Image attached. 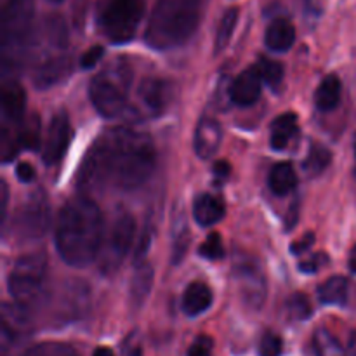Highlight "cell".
Segmentation results:
<instances>
[{"mask_svg":"<svg viewBox=\"0 0 356 356\" xmlns=\"http://www.w3.org/2000/svg\"><path fill=\"white\" fill-rule=\"evenodd\" d=\"M155 162V145L148 134L117 127L90 146L80 165L76 184L86 193L108 186L131 191L149 179Z\"/></svg>","mask_w":356,"mask_h":356,"instance_id":"1","label":"cell"},{"mask_svg":"<svg viewBox=\"0 0 356 356\" xmlns=\"http://www.w3.org/2000/svg\"><path fill=\"white\" fill-rule=\"evenodd\" d=\"M104 240V219L87 195L66 202L56 219L54 242L59 256L73 268H86L99 256Z\"/></svg>","mask_w":356,"mask_h":356,"instance_id":"2","label":"cell"},{"mask_svg":"<svg viewBox=\"0 0 356 356\" xmlns=\"http://www.w3.org/2000/svg\"><path fill=\"white\" fill-rule=\"evenodd\" d=\"M202 2L156 0L146 24V44L156 51H170L186 44L200 23Z\"/></svg>","mask_w":356,"mask_h":356,"instance_id":"3","label":"cell"},{"mask_svg":"<svg viewBox=\"0 0 356 356\" xmlns=\"http://www.w3.org/2000/svg\"><path fill=\"white\" fill-rule=\"evenodd\" d=\"M35 0H0V51L3 72L19 70L33 45Z\"/></svg>","mask_w":356,"mask_h":356,"instance_id":"4","label":"cell"},{"mask_svg":"<svg viewBox=\"0 0 356 356\" xmlns=\"http://www.w3.org/2000/svg\"><path fill=\"white\" fill-rule=\"evenodd\" d=\"M134 73L125 59H115L101 70L89 86V96L97 113L106 118L118 117L127 108Z\"/></svg>","mask_w":356,"mask_h":356,"instance_id":"5","label":"cell"},{"mask_svg":"<svg viewBox=\"0 0 356 356\" xmlns=\"http://www.w3.org/2000/svg\"><path fill=\"white\" fill-rule=\"evenodd\" d=\"M47 282V257L44 252H30L21 256L14 264L7 287L13 299L30 308L40 301Z\"/></svg>","mask_w":356,"mask_h":356,"instance_id":"6","label":"cell"},{"mask_svg":"<svg viewBox=\"0 0 356 356\" xmlns=\"http://www.w3.org/2000/svg\"><path fill=\"white\" fill-rule=\"evenodd\" d=\"M145 9V0H108L101 9L97 23L108 40L125 44L134 38Z\"/></svg>","mask_w":356,"mask_h":356,"instance_id":"7","label":"cell"},{"mask_svg":"<svg viewBox=\"0 0 356 356\" xmlns=\"http://www.w3.org/2000/svg\"><path fill=\"white\" fill-rule=\"evenodd\" d=\"M136 233V221L131 212L120 211L115 214L110 229L104 233L99 250V270L104 275H113L132 247Z\"/></svg>","mask_w":356,"mask_h":356,"instance_id":"8","label":"cell"},{"mask_svg":"<svg viewBox=\"0 0 356 356\" xmlns=\"http://www.w3.org/2000/svg\"><path fill=\"white\" fill-rule=\"evenodd\" d=\"M51 225V207L42 190H37L16 212L13 221L14 236L21 242L40 240Z\"/></svg>","mask_w":356,"mask_h":356,"instance_id":"9","label":"cell"},{"mask_svg":"<svg viewBox=\"0 0 356 356\" xmlns=\"http://www.w3.org/2000/svg\"><path fill=\"white\" fill-rule=\"evenodd\" d=\"M233 273L238 282L243 302L250 309H259L266 301L268 294L266 277H264L259 263L250 259V257H238L235 261V266H233Z\"/></svg>","mask_w":356,"mask_h":356,"instance_id":"10","label":"cell"},{"mask_svg":"<svg viewBox=\"0 0 356 356\" xmlns=\"http://www.w3.org/2000/svg\"><path fill=\"white\" fill-rule=\"evenodd\" d=\"M174 97V86L163 79H145L138 89L136 117H159Z\"/></svg>","mask_w":356,"mask_h":356,"instance_id":"11","label":"cell"},{"mask_svg":"<svg viewBox=\"0 0 356 356\" xmlns=\"http://www.w3.org/2000/svg\"><path fill=\"white\" fill-rule=\"evenodd\" d=\"M70 139H72V131H70L68 115L65 111H59L52 117L44 146H42V160L45 165H56L65 156Z\"/></svg>","mask_w":356,"mask_h":356,"instance_id":"12","label":"cell"},{"mask_svg":"<svg viewBox=\"0 0 356 356\" xmlns=\"http://www.w3.org/2000/svg\"><path fill=\"white\" fill-rule=\"evenodd\" d=\"M30 329V313L26 306L6 302L2 309V350L3 356L9 351L10 344L19 341Z\"/></svg>","mask_w":356,"mask_h":356,"instance_id":"13","label":"cell"},{"mask_svg":"<svg viewBox=\"0 0 356 356\" xmlns=\"http://www.w3.org/2000/svg\"><path fill=\"white\" fill-rule=\"evenodd\" d=\"M26 96L23 87L14 80H7L2 87V129L17 131L24 118Z\"/></svg>","mask_w":356,"mask_h":356,"instance_id":"14","label":"cell"},{"mask_svg":"<svg viewBox=\"0 0 356 356\" xmlns=\"http://www.w3.org/2000/svg\"><path fill=\"white\" fill-rule=\"evenodd\" d=\"M70 72H72V59L65 52L47 56L35 66L33 83L37 89H49L61 82Z\"/></svg>","mask_w":356,"mask_h":356,"instance_id":"15","label":"cell"},{"mask_svg":"<svg viewBox=\"0 0 356 356\" xmlns=\"http://www.w3.org/2000/svg\"><path fill=\"white\" fill-rule=\"evenodd\" d=\"M263 79L256 68L243 70L229 86V99L238 106H252L261 97Z\"/></svg>","mask_w":356,"mask_h":356,"instance_id":"16","label":"cell"},{"mask_svg":"<svg viewBox=\"0 0 356 356\" xmlns=\"http://www.w3.org/2000/svg\"><path fill=\"white\" fill-rule=\"evenodd\" d=\"M222 139V131L221 125L216 118L204 117L198 122L197 129H195V141L193 148L197 153L198 159L209 160L212 155H216V152L219 149Z\"/></svg>","mask_w":356,"mask_h":356,"instance_id":"17","label":"cell"},{"mask_svg":"<svg viewBox=\"0 0 356 356\" xmlns=\"http://www.w3.org/2000/svg\"><path fill=\"white\" fill-rule=\"evenodd\" d=\"M212 299H214L212 289L207 284H204V282H193L184 291L181 306H183V312L188 316H198L211 308Z\"/></svg>","mask_w":356,"mask_h":356,"instance_id":"18","label":"cell"},{"mask_svg":"<svg viewBox=\"0 0 356 356\" xmlns=\"http://www.w3.org/2000/svg\"><path fill=\"white\" fill-rule=\"evenodd\" d=\"M264 42H266L268 49H271V51L287 52L296 42L294 24L289 19H285V17H277V19L271 21L270 26L266 28Z\"/></svg>","mask_w":356,"mask_h":356,"instance_id":"19","label":"cell"},{"mask_svg":"<svg viewBox=\"0 0 356 356\" xmlns=\"http://www.w3.org/2000/svg\"><path fill=\"white\" fill-rule=\"evenodd\" d=\"M193 216L195 221L204 228L216 225L225 218V204L221 198L214 197V195H200L195 198L193 204Z\"/></svg>","mask_w":356,"mask_h":356,"instance_id":"20","label":"cell"},{"mask_svg":"<svg viewBox=\"0 0 356 356\" xmlns=\"http://www.w3.org/2000/svg\"><path fill=\"white\" fill-rule=\"evenodd\" d=\"M298 115L296 113H284L271 124V148L275 152H282L289 146V143L298 134Z\"/></svg>","mask_w":356,"mask_h":356,"instance_id":"21","label":"cell"},{"mask_svg":"<svg viewBox=\"0 0 356 356\" xmlns=\"http://www.w3.org/2000/svg\"><path fill=\"white\" fill-rule=\"evenodd\" d=\"M268 186H270L271 193L277 195V197H287L289 193H292L298 186V176H296L292 163L278 162L271 169L270 177H268Z\"/></svg>","mask_w":356,"mask_h":356,"instance_id":"22","label":"cell"},{"mask_svg":"<svg viewBox=\"0 0 356 356\" xmlns=\"http://www.w3.org/2000/svg\"><path fill=\"white\" fill-rule=\"evenodd\" d=\"M153 268L148 263L136 264V271L131 280V302L134 308H141L153 287Z\"/></svg>","mask_w":356,"mask_h":356,"instance_id":"23","label":"cell"},{"mask_svg":"<svg viewBox=\"0 0 356 356\" xmlns=\"http://www.w3.org/2000/svg\"><path fill=\"white\" fill-rule=\"evenodd\" d=\"M172 264H179L184 259L190 247V228H188L186 216H184L183 209L174 214L172 219Z\"/></svg>","mask_w":356,"mask_h":356,"instance_id":"24","label":"cell"},{"mask_svg":"<svg viewBox=\"0 0 356 356\" xmlns=\"http://www.w3.org/2000/svg\"><path fill=\"white\" fill-rule=\"evenodd\" d=\"M348 280L344 277H332L318 287V299L327 306H344L348 301Z\"/></svg>","mask_w":356,"mask_h":356,"instance_id":"25","label":"cell"},{"mask_svg":"<svg viewBox=\"0 0 356 356\" xmlns=\"http://www.w3.org/2000/svg\"><path fill=\"white\" fill-rule=\"evenodd\" d=\"M341 80L337 75H327L322 80L315 94L316 108L322 111H330L339 104L341 101Z\"/></svg>","mask_w":356,"mask_h":356,"instance_id":"26","label":"cell"},{"mask_svg":"<svg viewBox=\"0 0 356 356\" xmlns=\"http://www.w3.org/2000/svg\"><path fill=\"white\" fill-rule=\"evenodd\" d=\"M240 10L238 7H229L225 14H222L221 21H219L218 31H216V42H214V52L219 54V52L225 51L228 47L229 40L233 37V31H235L236 24H238Z\"/></svg>","mask_w":356,"mask_h":356,"instance_id":"27","label":"cell"},{"mask_svg":"<svg viewBox=\"0 0 356 356\" xmlns=\"http://www.w3.org/2000/svg\"><path fill=\"white\" fill-rule=\"evenodd\" d=\"M40 118L35 113L28 115L23 118V122L17 127V139H19V146L24 149H35L40 148Z\"/></svg>","mask_w":356,"mask_h":356,"instance_id":"28","label":"cell"},{"mask_svg":"<svg viewBox=\"0 0 356 356\" xmlns=\"http://www.w3.org/2000/svg\"><path fill=\"white\" fill-rule=\"evenodd\" d=\"M330 162H332V155H330L329 149L322 145H313L308 156L302 162V170L309 177H316L330 165Z\"/></svg>","mask_w":356,"mask_h":356,"instance_id":"29","label":"cell"},{"mask_svg":"<svg viewBox=\"0 0 356 356\" xmlns=\"http://www.w3.org/2000/svg\"><path fill=\"white\" fill-rule=\"evenodd\" d=\"M256 70L259 72L263 82L266 83L268 87H271V89H278V87L282 86V82H284V75H285L284 65L275 61V59L261 56L256 63Z\"/></svg>","mask_w":356,"mask_h":356,"instance_id":"30","label":"cell"},{"mask_svg":"<svg viewBox=\"0 0 356 356\" xmlns=\"http://www.w3.org/2000/svg\"><path fill=\"white\" fill-rule=\"evenodd\" d=\"M313 344H315L316 356H346L339 341L327 329L316 330Z\"/></svg>","mask_w":356,"mask_h":356,"instance_id":"31","label":"cell"},{"mask_svg":"<svg viewBox=\"0 0 356 356\" xmlns=\"http://www.w3.org/2000/svg\"><path fill=\"white\" fill-rule=\"evenodd\" d=\"M287 313L292 320H308L312 316L313 308H312V302L309 299L306 298L305 294L298 292V294H292L291 298L287 299Z\"/></svg>","mask_w":356,"mask_h":356,"instance_id":"32","label":"cell"},{"mask_svg":"<svg viewBox=\"0 0 356 356\" xmlns=\"http://www.w3.org/2000/svg\"><path fill=\"white\" fill-rule=\"evenodd\" d=\"M21 356H79L73 348L61 343H42L37 346H31Z\"/></svg>","mask_w":356,"mask_h":356,"instance_id":"33","label":"cell"},{"mask_svg":"<svg viewBox=\"0 0 356 356\" xmlns=\"http://www.w3.org/2000/svg\"><path fill=\"white\" fill-rule=\"evenodd\" d=\"M198 254H200L204 259L209 261L221 259V257L225 256V247H222L221 236H219L218 233H211V235L205 238V242L200 245Z\"/></svg>","mask_w":356,"mask_h":356,"instance_id":"34","label":"cell"},{"mask_svg":"<svg viewBox=\"0 0 356 356\" xmlns=\"http://www.w3.org/2000/svg\"><path fill=\"white\" fill-rule=\"evenodd\" d=\"M284 353V341L278 334L266 332L261 337L259 355L261 356H282Z\"/></svg>","mask_w":356,"mask_h":356,"instance_id":"35","label":"cell"},{"mask_svg":"<svg viewBox=\"0 0 356 356\" xmlns=\"http://www.w3.org/2000/svg\"><path fill=\"white\" fill-rule=\"evenodd\" d=\"M214 341L209 336H200L193 341V344L188 350V356H212Z\"/></svg>","mask_w":356,"mask_h":356,"instance_id":"36","label":"cell"},{"mask_svg":"<svg viewBox=\"0 0 356 356\" xmlns=\"http://www.w3.org/2000/svg\"><path fill=\"white\" fill-rule=\"evenodd\" d=\"M327 261H329V257H327L325 254H315V256L309 257L308 261H301V263H299V270H301L302 273H316L320 268L325 266Z\"/></svg>","mask_w":356,"mask_h":356,"instance_id":"37","label":"cell"},{"mask_svg":"<svg viewBox=\"0 0 356 356\" xmlns=\"http://www.w3.org/2000/svg\"><path fill=\"white\" fill-rule=\"evenodd\" d=\"M103 54H104V49L101 47V45H94V47H90L89 51L83 52V56L80 58V66L86 70L94 68V66L99 63V59L103 58Z\"/></svg>","mask_w":356,"mask_h":356,"instance_id":"38","label":"cell"},{"mask_svg":"<svg viewBox=\"0 0 356 356\" xmlns=\"http://www.w3.org/2000/svg\"><path fill=\"white\" fill-rule=\"evenodd\" d=\"M124 356H143L141 339L136 332L129 334L124 341Z\"/></svg>","mask_w":356,"mask_h":356,"instance_id":"39","label":"cell"},{"mask_svg":"<svg viewBox=\"0 0 356 356\" xmlns=\"http://www.w3.org/2000/svg\"><path fill=\"white\" fill-rule=\"evenodd\" d=\"M313 243H315V235H313V233H306V235L302 236V238H299L298 242L292 243V245H291V252L296 254V256H299V254L306 252V250H308L309 247L313 245Z\"/></svg>","mask_w":356,"mask_h":356,"instance_id":"40","label":"cell"},{"mask_svg":"<svg viewBox=\"0 0 356 356\" xmlns=\"http://www.w3.org/2000/svg\"><path fill=\"white\" fill-rule=\"evenodd\" d=\"M16 176L21 183H31L35 179L33 165L28 162H19L16 167Z\"/></svg>","mask_w":356,"mask_h":356,"instance_id":"41","label":"cell"},{"mask_svg":"<svg viewBox=\"0 0 356 356\" xmlns=\"http://www.w3.org/2000/svg\"><path fill=\"white\" fill-rule=\"evenodd\" d=\"M212 172H214V177L218 183H225V181L228 179L229 172H232V167H229L228 162L221 160V162L216 163L214 169H212Z\"/></svg>","mask_w":356,"mask_h":356,"instance_id":"42","label":"cell"},{"mask_svg":"<svg viewBox=\"0 0 356 356\" xmlns=\"http://www.w3.org/2000/svg\"><path fill=\"white\" fill-rule=\"evenodd\" d=\"M83 21H86V0H76L75 13H73V23H75L76 28H80Z\"/></svg>","mask_w":356,"mask_h":356,"instance_id":"43","label":"cell"},{"mask_svg":"<svg viewBox=\"0 0 356 356\" xmlns=\"http://www.w3.org/2000/svg\"><path fill=\"white\" fill-rule=\"evenodd\" d=\"M2 221H6V211H7V197H9V188H7L6 181H2Z\"/></svg>","mask_w":356,"mask_h":356,"instance_id":"44","label":"cell"},{"mask_svg":"<svg viewBox=\"0 0 356 356\" xmlns=\"http://www.w3.org/2000/svg\"><path fill=\"white\" fill-rule=\"evenodd\" d=\"M348 355L356 356V330L350 334V339H348Z\"/></svg>","mask_w":356,"mask_h":356,"instance_id":"45","label":"cell"},{"mask_svg":"<svg viewBox=\"0 0 356 356\" xmlns=\"http://www.w3.org/2000/svg\"><path fill=\"white\" fill-rule=\"evenodd\" d=\"M94 356H115L113 351L110 350V348H97L96 351H94Z\"/></svg>","mask_w":356,"mask_h":356,"instance_id":"46","label":"cell"},{"mask_svg":"<svg viewBox=\"0 0 356 356\" xmlns=\"http://www.w3.org/2000/svg\"><path fill=\"white\" fill-rule=\"evenodd\" d=\"M350 270L353 271V273H356V245L350 252Z\"/></svg>","mask_w":356,"mask_h":356,"instance_id":"47","label":"cell"},{"mask_svg":"<svg viewBox=\"0 0 356 356\" xmlns=\"http://www.w3.org/2000/svg\"><path fill=\"white\" fill-rule=\"evenodd\" d=\"M353 149H355V159H356V134H355V139H353Z\"/></svg>","mask_w":356,"mask_h":356,"instance_id":"48","label":"cell"},{"mask_svg":"<svg viewBox=\"0 0 356 356\" xmlns=\"http://www.w3.org/2000/svg\"><path fill=\"white\" fill-rule=\"evenodd\" d=\"M51 2H54V3H58V2H63V0H51Z\"/></svg>","mask_w":356,"mask_h":356,"instance_id":"49","label":"cell"}]
</instances>
